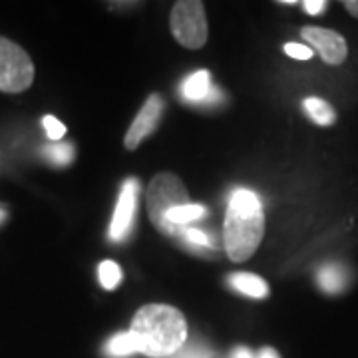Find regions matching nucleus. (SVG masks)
Returning <instances> with one entry per match:
<instances>
[{
	"label": "nucleus",
	"instance_id": "nucleus-21",
	"mask_svg": "<svg viewBox=\"0 0 358 358\" xmlns=\"http://www.w3.org/2000/svg\"><path fill=\"white\" fill-rule=\"evenodd\" d=\"M303 8H305V13L310 14V16H317V14L324 13L327 2H324V0H305V2H303Z\"/></svg>",
	"mask_w": 358,
	"mask_h": 358
},
{
	"label": "nucleus",
	"instance_id": "nucleus-1",
	"mask_svg": "<svg viewBox=\"0 0 358 358\" xmlns=\"http://www.w3.org/2000/svg\"><path fill=\"white\" fill-rule=\"evenodd\" d=\"M129 333L136 336L141 355L169 358L187 343V322L176 307L145 305L136 313Z\"/></svg>",
	"mask_w": 358,
	"mask_h": 358
},
{
	"label": "nucleus",
	"instance_id": "nucleus-16",
	"mask_svg": "<svg viewBox=\"0 0 358 358\" xmlns=\"http://www.w3.org/2000/svg\"><path fill=\"white\" fill-rule=\"evenodd\" d=\"M98 277H100V285L106 291H114L122 282V268L117 267L115 261H102L100 268H98Z\"/></svg>",
	"mask_w": 358,
	"mask_h": 358
},
{
	"label": "nucleus",
	"instance_id": "nucleus-17",
	"mask_svg": "<svg viewBox=\"0 0 358 358\" xmlns=\"http://www.w3.org/2000/svg\"><path fill=\"white\" fill-rule=\"evenodd\" d=\"M42 124H44V129H46V134H48L50 140L60 141L64 138L66 126L62 122H58L54 115H44V117H42Z\"/></svg>",
	"mask_w": 358,
	"mask_h": 358
},
{
	"label": "nucleus",
	"instance_id": "nucleus-15",
	"mask_svg": "<svg viewBox=\"0 0 358 358\" xmlns=\"http://www.w3.org/2000/svg\"><path fill=\"white\" fill-rule=\"evenodd\" d=\"M44 155L50 159L54 166H68L74 159V148L70 143L56 141L44 148Z\"/></svg>",
	"mask_w": 358,
	"mask_h": 358
},
{
	"label": "nucleus",
	"instance_id": "nucleus-13",
	"mask_svg": "<svg viewBox=\"0 0 358 358\" xmlns=\"http://www.w3.org/2000/svg\"><path fill=\"white\" fill-rule=\"evenodd\" d=\"M136 352H140V346H138L136 336L129 333V331L128 333L115 334V336H112L108 341V345H106V355L112 358H126L136 355Z\"/></svg>",
	"mask_w": 358,
	"mask_h": 358
},
{
	"label": "nucleus",
	"instance_id": "nucleus-23",
	"mask_svg": "<svg viewBox=\"0 0 358 358\" xmlns=\"http://www.w3.org/2000/svg\"><path fill=\"white\" fill-rule=\"evenodd\" d=\"M233 358H253V355H251V350H249V348H245V346H239V348L235 350Z\"/></svg>",
	"mask_w": 358,
	"mask_h": 358
},
{
	"label": "nucleus",
	"instance_id": "nucleus-24",
	"mask_svg": "<svg viewBox=\"0 0 358 358\" xmlns=\"http://www.w3.org/2000/svg\"><path fill=\"white\" fill-rule=\"evenodd\" d=\"M257 358H279V355H277V350H273V348H263Z\"/></svg>",
	"mask_w": 358,
	"mask_h": 358
},
{
	"label": "nucleus",
	"instance_id": "nucleus-19",
	"mask_svg": "<svg viewBox=\"0 0 358 358\" xmlns=\"http://www.w3.org/2000/svg\"><path fill=\"white\" fill-rule=\"evenodd\" d=\"M285 52L291 58H294V60H308V58H313V48H308L305 44H296V42L285 44Z\"/></svg>",
	"mask_w": 358,
	"mask_h": 358
},
{
	"label": "nucleus",
	"instance_id": "nucleus-11",
	"mask_svg": "<svg viewBox=\"0 0 358 358\" xmlns=\"http://www.w3.org/2000/svg\"><path fill=\"white\" fill-rule=\"evenodd\" d=\"M231 287L239 293L247 294L251 299H265L268 294V285L261 277L251 275V273H237L231 275Z\"/></svg>",
	"mask_w": 358,
	"mask_h": 358
},
{
	"label": "nucleus",
	"instance_id": "nucleus-4",
	"mask_svg": "<svg viewBox=\"0 0 358 358\" xmlns=\"http://www.w3.org/2000/svg\"><path fill=\"white\" fill-rule=\"evenodd\" d=\"M169 28L173 38L187 50H199L207 42L205 6L199 0H179L169 14Z\"/></svg>",
	"mask_w": 358,
	"mask_h": 358
},
{
	"label": "nucleus",
	"instance_id": "nucleus-5",
	"mask_svg": "<svg viewBox=\"0 0 358 358\" xmlns=\"http://www.w3.org/2000/svg\"><path fill=\"white\" fill-rule=\"evenodd\" d=\"M34 82V64L24 48L0 36V92L20 94Z\"/></svg>",
	"mask_w": 358,
	"mask_h": 358
},
{
	"label": "nucleus",
	"instance_id": "nucleus-25",
	"mask_svg": "<svg viewBox=\"0 0 358 358\" xmlns=\"http://www.w3.org/2000/svg\"><path fill=\"white\" fill-rule=\"evenodd\" d=\"M0 219H2V211H0Z\"/></svg>",
	"mask_w": 358,
	"mask_h": 358
},
{
	"label": "nucleus",
	"instance_id": "nucleus-8",
	"mask_svg": "<svg viewBox=\"0 0 358 358\" xmlns=\"http://www.w3.org/2000/svg\"><path fill=\"white\" fill-rule=\"evenodd\" d=\"M138 192H140V185H138L136 179H128L124 183L120 197H117L114 219H112V225H110V239L112 241H122V239L128 237L131 223H134V215H136Z\"/></svg>",
	"mask_w": 358,
	"mask_h": 358
},
{
	"label": "nucleus",
	"instance_id": "nucleus-12",
	"mask_svg": "<svg viewBox=\"0 0 358 358\" xmlns=\"http://www.w3.org/2000/svg\"><path fill=\"white\" fill-rule=\"evenodd\" d=\"M303 108L317 126H333L336 122V112L333 110V106L320 98H307L303 102Z\"/></svg>",
	"mask_w": 358,
	"mask_h": 358
},
{
	"label": "nucleus",
	"instance_id": "nucleus-20",
	"mask_svg": "<svg viewBox=\"0 0 358 358\" xmlns=\"http://www.w3.org/2000/svg\"><path fill=\"white\" fill-rule=\"evenodd\" d=\"M169 358H213V355L209 350L201 348V346H183L178 355Z\"/></svg>",
	"mask_w": 358,
	"mask_h": 358
},
{
	"label": "nucleus",
	"instance_id": "nucleus-10",
	"mask_svg": "<svg viewBox=\"0 0 358 358\" xmlns=\"http://www.w3.org/2000/svg\"><path fill=\"white\" fill-rule=\"evenodd\" d=\"M317 285L327 294L343 293L348 285V268L341 263H327L317 271Z\"/></svg>",
	"mask_w": 358,
	"mask_h": 358
},
{
	"label": "nucleus",
	"instance_id": "nucleus-3",
	"mask_svg": "<svg viewBox=\"0 0 358 358\" xmlns=\"http://www.w3.org/2000/svg\"><path fill=\"white\" fill-rule=\"evenodd\" d=\"M145 199H148V213H150V219L155 227L164 233L181 237L187 227H176V225L167 223L166 217L171 209L189 203V195H187L183 181L176 173H169V171L157 173L148 185Z\"/></svg>",
	"mask_w": 358,
	"mask_h": 358
},
{
	"label": "nucleus",
	"instance_id": "nucleus-2",
	"mask_svg": "<svg viewBox=\"0 0 358 358\" xmlns=\"http://www.w3.org/2000/svg\"><path fill=\"white\" fill-rule=\"evenodd\" d=\"M265 233V215L255 193L249 189H237L231 195L225 225H223V243L233 263H243L255 255Z\"/></svg>",
	"mask_w": 358,
	"mask_h": 358
},
{
	"label": "nucleus",
	"instance_id": "nucleus-14",
	"mask_svg": "<svg viewBox=\"0 0 358 358\" xmlns=\"http://www.w3.org/2000/svg\"><path fill=\"white\" fill-rule=\"evenodd\" d=\"M205 215V207L203 205H195V203H187V205H179L176 209H171L167 213V223L176 225V227H185L187 223L192 221H197Z\"/></svg>",
	"mask_w": 358,
	"mask_h": 358
},
{
	"label": "nucleus",
	"instance_id": "nucleus-9",
	"mask_svg": "<svg viewBox=\"0 0 358 358\" xmlns=\"http://www.w3.org/2000/svg\"><path fill=\"white\" fill-rule=\"evenodd\" d=\"M181 96L187 102H215L221 98L217 88L211 86V74L207 70H199L181 84Z\"/></svg>",
	"mask_w": 358,
	"mask_h": 358
},
{
	"label": "nucleus",
	"instance_id": "nucleus-6",
	"mask_svg": "<svg viewBox=\"0 0 358 358\" xmlns=\"http://www.w3.org/2000/svg\"><path fill=\"white\" fill-rule=\"evenodd\" d=\"M303 40H307L313 48H317L320 58L331 66L343 64L348 56V46L346 40L329 28H319V26H305L301 30Z\"/></svg>",
	"mask_w": 358,
	"mask_h": 358
},
{
	"label": "nucleus",
	"instance_id": "nucleus-22",
	"mask_svg": "<svg viewBox=\"0 0 358 358\" xmlns=\"http://www.w3.org/2000/svg\"><path fill=\"white\" fill-rule=\"evenodd\" d=\"M343 6L348 10V14L358 18V0H346V2H343Z\"/></svg>",
	"mask_w": 358,
	"mask_h": 358
},
{
	"label": "nucleus",
	"instance_id": "nucleus-7",
	"mask_svg": "<svg viewBox=\"0 0 358 358\" xmlns=\"http://www.w3.org/2000/svg\"><path fill=\"white\" fill-rule=\"evenodd\" d=\"M162 114H164V100H162V96L152 94V96L145 100V103H143L140 114L136 115L134 124L129 126L128 134H126V138H124V145L128 148L129 152H134L141 141L145 140V138L157 128Z\"/></svg>",
	"mask_w": 358,
	"mask_h": 358
},
{
	"label": "nucleus",
	"instance_id": "nucleus-18",
	"mask_svg": "<svg viewBox=\"0 0 358 358\" xmlns=\"http://www.w3.org/2000/svg\"><path fill=\"white\" fill-rule=\"evenodd\" d=\"M187 243L199 245V247H211V237L201 229H185L181 235Z\"/></svg>",
	"mask_w": 358,
	"mask_h": 358
}]
</instances>
